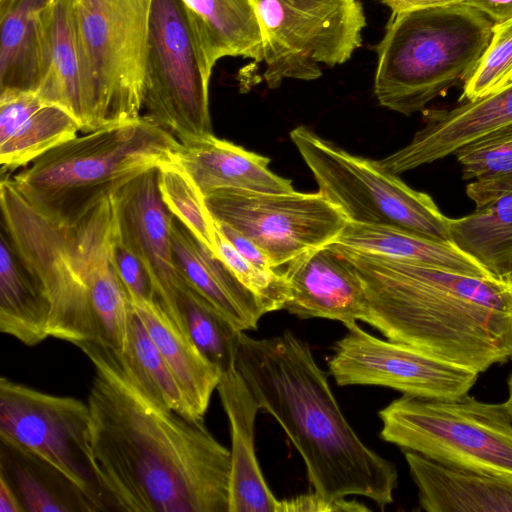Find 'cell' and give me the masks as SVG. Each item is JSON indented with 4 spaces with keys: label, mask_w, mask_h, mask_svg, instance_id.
I'll return each instance as SVG.
<instances>
[{
    "label": "cell",
    "mask_w": 512,
    "mask_h": 512,
    "mask_svg": "<svg viewBox=\"0 0 512 512\" xmlns=\"http://www.w3.org/2000/svg\"><path fill=\"white\" fill-rule=\"evenodd\" d=\"M94 367L92 465L108 510L229 512L231 453L204 425L165 407L96 341L76 345Z\"/></svg>",
    "instance_id": "6da1fadb"
},
{
    "label": "cell",
    "mask_w": 512,
    "mask_h": 512,
    "mask_svg": "<svg viewBox=\"0 0 512 512\" xmlns=\"http://www.w3.org/2000/svg\"><path fill=\"white\" fill-rule=\"evenodd\" d=\"M335 245L364 289L362 321L388 340L478 373L512 360L508 281Z\"/></svg>",
    "instance_id": "7a4b0ae2"
},
{
    "label": "cell",
    "mask_w": 512,
    "mask_h": 512,
    "mask_svg": "<svg viewBox=\"0 0 512 512\" xmlns=\"http://www.w3.org/2000/svg\"><path fill=\"white\" fill-rule=\"evenodd\" d=\"M236 367L260 410L273 416L299 452L316 493L364 496L381 509L393 502L395 465L358 437L305 341L289 330L262 339L242 331Z\"/></svg>",
    "instance_id": "3957f363"
},
{
    "label": "cell",
    "mask_w": 512,
    "mask_h": 512,
    "mask_svg": "<svg viewBox=\"0 0 512 512\" xmlns=\"http://www.w3.org/2000/svg\"><path fill=\"white\" fill-rule=\"evenodd\" d=\"M179 143L140 115L60 144L12 180L39 212L73 222L135 177L170 159Z\"/></svg>",
    "instance_id": "277c9868"
},
{
    "label": "cell",
    "mask_w": 512,
    "mask_h": 512,
    "mask_svg": "<svg viewBox=\"0 0 512 512\" xmlns=\"http://www.w3.org/2000/svg\"><path fill=\"white\" fill-rule=\"evenodd\" d=\"M487 16L462 3L392 12L376 46L374 94L392 111L411 115L465 82L492 36Z\"/></svg>",
    "instance_id": "5b68a950"
},
{
    "label": "cell",
    "mask_w": 512,
    "mask_h": 512,
    "mask_svg": "<svg viewBox=\"0 0 512 512\" xmlns=\"http://www.w3.org/2000/svg\"><path fill=\"white\" fill-rule=\"evenodd\" d=\"M386 442L444 466L512 474V417L505 403L468 393L449 399L404 395L379 411Z\"/></svg>",
    "instance_id": "8992f818"
},
{
    "label": "cell",
    "mask_w": 512,
    "mask_h": 512,
    "mask_svg": "<svg viewBox=\"0 0 512 512\" xmlns=\"http://www.w3.org/2000/svg\"><path fill=\"white\" fill-rule=\"evenodd\" d=\"M290 137L318 192L348 222L394 226L450 241L449 218L431 196L408 186L379 161L351 154L303 125Z\"/></svg>",
    "instance_id": "52a82bcc"
},
{
    "label": "cell",
    "mask_w": 512,
    "mask_h": 512,
    "mask_svg": "<svg viewBox=\"0 0 512 512\" xmlns=\"http://www.w3.org/2000/svg\"><path fill=\"white\" fill-rule=\"evenodd\" d=\"M212 70L181 0H151L142 105L146 116L185 141L213 134Z\"/></svg>",
    "instance_id": "ba28073f"
},
{
    "label": "cell",
    "mask_w": 512,
    "mask_h": 512,
    "mask_svg": "<svg viewBox=\"0 0 512 512\" xmlns=\"http://www.w3.org/2000/svg\"><path fill=\"white\" fill-rule=\"evenodd\" d=\"M87 403L0 379V439L59 473L88 511L108 510L92 465Z\"/></svg>",
    "instance_id": "9c48e42d"
},
{
    "label": "cell",
    "mask_w": 512,
    "mask_h": 512,
    "mask_svg": "<svg viewBox=\"0 0 512 512\" xmlns=\"http://www.w3.org/2000/svg\"><path fill=\"white\" fill-rule=\"evenodd\" d=\"M264 32L259 63L270 89L283 80H315L321 66L348 61L362 45L366 16L359 0H255Z\"/></svg>",
    "instance_id": "30bf717a"
},
{
    "label": "cell",
    "mask_w": 512,
    "mask_h": 512,
    "mask_svg": "<svg viewBox=\"0 0 512 512\" xmlns=\"http://www.w3.org/2000/svg\"><path fill=\"white\" fill-rule=\"evenodd\" d=\"M204 196L214 220L252 240L276 270L314 248L334 243L347 223L319 192L220 189Z\"/></svg>",
    "instance_id": "8fae6325"
},
{
    "label": "cell",
    "mask_w": 512,
    "mask_h": 512,
    "mask_svg": "<svg viewBox=\"0 0 512 512\" xmlns=\"http://www.w3.org/2000/svg\"><path fill=\"white\" fill-rule=\"evenodd\" d=\"M347 329L328 361L340 386H384L413 397L449 399L467 394L480 375L414 346L377 338L357 323Z\"/></svg>",
    "instance_id": "7c38bea8"
},
{
    "label": "cell",
    "mask_w": 512,
    "mask_h": 512,
    "mask_svg": "<svg viewBox=\"0 0 512 512\" xmlns=\"http://www.w3.org/2000/svg\"><path fill=\"white\" fill-rule=\"evenodd\" d=\"M112 198L121 240L141 261L150 278L155 300L179 327L177 296L185 281L173 257L171 228L174 215L162 200L157 167L126 183L112 194Z\"/></svg>",
    "instance_id": "4fadbf2b"
},
{
    "label": "cell",
    "mask_w": 512,
    "mask_h": 512,
    "mask_svg": "<svg viewBox=\"0 0 512 512\" xmlns=\"http://www.w3.org/2000/svg\"><path fill=\"white\" fill-rule=\"evenodd\" d=\"M424 126L412 140L379 160L399 175L453 154L462 145L512 124V82L474 101H461L449 109L423 112Z\"/></svg>",
    "instance_id": "5bb4252c"
},
{
    "label": "cell",
    "mask_w": 512,
    "mask_h": 512,
    "mask_svg": "<svg viewBox=\"0 0 512 512\" xmlns=\"http://www.w3.org/2000/svg\"><path fill=\"white\" fill-rule=\"evenodd\" d=\"M282 274L289 289L284 306L289 313L301 319L335 320L346 327L365 316L361 281L334 243L302 254Z\"/></svg>",
    "instance_id": "9a60e30c"
},
{
    "label": "cell",
    "mask_w": 512,
    "mask_h": 512,
    "mask_svg": "<svg viewBox=\"0 0 512 512\" xmlns=\"http://www.w3.org/2000/svg\"><path fill=\"white\" fill-rule=\"evenodd\" d=\"M37 94L67 110L82 132L101 128L93 75L73 0H55L50 64Z\"/></svg>",
    "instance_id": "2e32d148"
},
{
    "label": "cell",
    "mask_w": 512,
    "mask_h": 512,
    "mask_svg": "<svg viewBox=\"0 0 512 512\" xmlns=\"http://www.w3.org/2000/svg\"><path fill=\"white\" fill-rule=\"evenodd\" d=\"M55 0H0V94L37 93L49 69Z\"/></svg>",
    "instance_id": "e0dca14e"
},
{
    "label": "cell",
    "mask_w": 512,
    "mask_h": 512,
    "mask_svg": "<svg viewBox=\"0 0 512 512\" xmlns=\"http://www.w3.org/2000/svg\"><path fill=\"white\" fill-rule=\"evenodd\" d=\"M217 391L231 435L229 512H276L278 499L265 481L254 447L258 403L236 366L221 373Z\"/></svg>",
    "instance_id": "ac0fdd59"
},
{
    "label": "cell",
    "mask_w": 512,
    "mask_h": 512,
    "mask_svg": "<svg viewBox=\"0 0 512 512\" xmlns=\"http://www.w3.org/2000/svg\"><path fill=\"white\" fill-rule=\"evenodd\" d=\"M171 159L204 195L220 189L265 193L295 191L290 179L269 169L268 157L219 139L214 134L180 141Z\"/></svg>",
    "instance_id": "d6986e66"
},
{
    "label": "cell",
    "mask_w": 512,
    "mask_h": 512,
    "mask_svg": "<svg viewBox=\"0 0 512 512\" xmlns=\"http://www.w3.org/2000/svg\"><path fill=\"white\" fill-rule=\"evenodd\" d=\"M427 512H512V474L454 469L404 450Z\"/></svg>",
    "instance_id": "ffe728a7"
},
{
    "label": "cell",
    "mask_w": 512,
    "mask_h": 512,
    "mask_svg": "<svg viewBox=\"0 0 512 512\" xmlns=\"http://www.w3.org/2000/svg\"><path fill=\"white\" fill-rule=\"evenodd\" d=\"M175 265L184 281L240 331L255 329L266 310L259 298L176 217L171 228Z\"/></svg>",
    "instance_id": "44dd1931"
},
{
    "label": "cell",
    "mask_w": 512,
    "mask_h": 512,
    "mask_svg": "<svg viewBox=\"0 0 512 512\" xmlns=\"http://www.w3.org/2000/svg\"><path fill=\"white\" fill-rule=\"evenodd\" d=\"M81 131L61 106L34 92L0 94V163L13 170L27 165Z\"/></svg>",
    "instance_id": "7402d4cb"
},
{
    "label": "cell",
    "mask_w": 512,
    "mask_h": 512,
    "mask_svg": "<svg viewBox=\"0 0 512 512\" xmlns=\"http://www.w3.org/2000/svg\"><path fill=\"white\" fill-rule=\"evenodd\" d=\"M211 69L224 57L260 62L264 32L255 0H181Z\"/></svg>",
    "instance_id": "603a6c76"
},
{
    "label": "cell",
    "mask_w": 512,
    "mask_h": 512,
    "mask_svg": "<svg viewBox=\"0 0 512 512\" xmlns=\"http://www.w3.org/2000/svg\"><path fill=\"white\" fill-rule=\"evenodd\" d=\"M130 303L180 383L197 418L204 420L222 371L179 329L155 299Z\"/></svg>",
    "instance_id": "cb8c5ba5"
},
{
    "label": "cell",
    "mask_w": 512,
    "mask_h": 512,
    "mask_svg": "<svg viewBox=\"0 0 512 512\" xmlns=\"http://www.w3.org/2000/svg\"><path fill=\"white\" fill-rule=\"evenodd\" d=\"M334 243L362 252L462 274L495 278L453 242L430 238L394 226L347 221Z\"/></svg>",
    "instance_id": "d4e9b609"
},
{
    "label": "cell",
    "mask_w": 512,
    "mask_h": 512,
    "mask_svg": "<svg viewBox=\"0 0 512 512\" xmlns=\"http://www.w3.org/2000/svg\"><path fill=\"white\" fill-rule=\"evenodd\" d=\"M51 304L16 252L0 233V331L26 346L50 337Z\"/></svg>",
    "instance_id": "484cf974"
},
{
    "label": "cell",
    "mask_w": 512,
    "mask_h": 512,
    "mask_svg": "<svg viewBox=\"0 0 512 512\" xmlns=\"http://www.w3.org/2000/svg\"><path fill=\"white\" fill-rule=\"evenodd\" d=\"M450 241L492 276L512 278V191L476 206L460 218H449Z\"/></svg>",
    "instance_id": "4316f807"
},
{
    "label": "cell",
    "mask_w": 512,
    "mask_h": 512,
    "mask_svg": "<svg viewBox=\"0 0 512 512\" xmlns=\"http://www.w3.org/2000/svg\"><path fill=\"white\" fill-rule=\"evenodd\" d=\"M467 196L476 206L512 191V124L472 140L454 153Z\"/></svg>",
    "instance_id": "83f0119b"
},
{
    "label": "cell",
    "mask_w": 512,
    "mask_h": 512,
    "mask_svg": "<svg viewBox=\"0 0 512 512\" xmlns=\"http://www.w3.org/2000/svg\"><path fill=\"white\" fill-rule=\"evenodd\" d=\"M177 309L180 329L212 363L222 372L236 366L242 331L186 282L178 292Z\"/></svg>",
    "instance_id": "f1b7e54d"
},
{
    "label": "cell",
    "mask_w": 512,
    "mask_h": 512,
    "mask_svg": "<svg viewBox=\"0 0 512 512\" xmlns=\"http://www.w3.org/2000/svg\"><path fill=\"white\" fill-rule=\"evenodd\" d=\"M119 358L158 402L188 420L204 421L197 418L180 383L134 311L129 347L126 354Z\"/></svg>",
    "instance_id": "f546056e"
},
{
    "label": "cell",
    "mask_w": 512,
    "mask_h": 512,
    "mask_svg": "<svg viewBox=\"0 0 512 512\" xmlns=\"http://www.w3.org/2000/svg\"><path fill=\"white\" fill-rule=\"evenodd\" d=\"M158 188L167 208L202 244L217 256L215 220L205 196L171 158L157 166Z\"/></svg>",
    "instance_id": "4dcf8cb0"
},
{
    "label": "cell",
    "mask_w": 512,
    "mask_h": 512,
    "mask_svg": "<svg viewBox=\"0 0 512 512\" xmlns=\"http://www.w3.org/2000/svg\"><path fill=\"white\" fill-rule=\"evenodd\" d=\"M512 82V18L495 23L476 68L464 82L458 102L474 101Z\"/></svg>",
    "instance_id": "1f68e13d"
},
{
    "label": "cell",
    "mask_w": 512,
    "mask_h": 512,
    "mask_svg": "<svg viewBox=\"0 0 512 512\" xmlns=\"http://www.w3.org/2000/svg\"><path fill=\"white\" fill-rule=\"evenodd\" d=\"M216 244L217 257L228 266L245 287L259 298L267 313L284 309L289 298V289L282 273L277 270L260 269L245 259L218 227Z\"/></svg>",
    "instance_id": "d6a6232c"
},
{
    "label": "cell",
    "mask_w": 512,
    "mask_h": 512,
    "mask_svg": "<svg viewBox=\"0 0 512 512\" xmlns=\"http://www.w3.org/2000/svg\"><path fill=\"white\" fill-rule=\"evenodd\" d=\"M11 471L25 511L64 512L82 510L75 500L62 496L60 491L55 488L56 486L49 480L47 481L39 472H36L37 470L31 464L25 463L23 457L22 461L16 459L12 461Z\"/></svg>",
    "instance_id": "836d02e7"
},
{
    "label": "cell",
    "mask_w": 512,
    "mask_h": 512,
    "mask_svg": "<svg viewBox=\"0 0 512 512\" xmlns=\"http://www.w3.org/2000/svg\"><path fill=\"white\" fill-rule=\"evenodd\" d=\"M112 261L130 301L155 299L150 278L143 264L121 240L117 228L112 248Z\"/></svg>",
    "instance_id": "e575fe53"
},
{
    "label": "cell",
    "mask_w": 512,
    "mask_h": 512,
    "mask_svg": "<svg viewBox=\"0 0 512 512\" xmlns=\"http://www.w3.org/2000/svg\"><path fill=\"white\" fill-rule=\"evenodd\" d=\"M151 0H77L76 8L113 22L146 27Z\"/></svg>",
    "instance_id": "d590c367"
},
{
    "label": "cell",
    "mask_w": 512,
    "mask_h": 512,
    "mask_svg": "<svg viewBox=\"0 0 512 512\" xmlns=\"http://www.w3.org/2000/svg\"><path fill=\"white\" fill-rule=\"evenodd\" d=\"M365 512L368 507L356 500L329 499L315 491L278 500L276 512Z\"/></svg>",
    "instance_id": "8d00e7d4"
},
{
    "label": "cell",
    "mask_w": 512,
    "mask_h": 512,
    "mask_svg": "<svg viewBox=\"0 0 512 512\" xmlns=\"http://www.w3.org/2000/svg\"><path fill=\"white\" fill-rule=\"evenodd\" d=\"M221 233L231 242L234 248L248 261L266 271L274 269L264 252L249 238L242 235L232 227L215 220Z\"/></svg>",
    "instance_id": "74e56055"
},
{
    "label": "cell",
    "mask_w": 512,
    "mask_h": 512,
    "mask_svg": "<svg viewBox=\"0 0 512 512\" xmlns=\"http://www.w3.org/2000/svg\"><path fill=\"white\" fill-rule=\"evenodd\" d=\"M462 4L476 9L495 23L512 18V0H463Z\"/></svg>",
    "instance_id": "f35d334b"
},
{
    "label": "cell",
    "mask_w": 512,
    "mask_h": 512,
    "mask_svg": "<svg viewBox=\"0 0 512 512\" xmlns=\"http://www.w3.org/2000/svg\"><path fill=\"white\" fill-rule=\"evenodd\" d=\"M392 12L443 7L462 3L463 0H379Z\"/></svg>",
    "instance_id": "ab89813d"
},
{
    "label": "cell",
    "mask_w": 512,
    "mask_h": 512,
    "mask_svg": "<svg viewBox=\"0 0 512 512\" xmlns=\"http://www.w3.org/2000/svg\"><path fill=\"white\" fill-rule=\"evenodd\" d=\"M25 511L20 498L16 495L6 473L0 469V512Z\"/></svg>",
    "instance_id": "60d3db41"
},
{
    "label": "cell",
    "mask_w": 512,
    "mask_h": 512,
    "mask_svg": "<svg viewBox=\"0 0 512 512\" xmlns=\"http://www.w3.org/2000/svg\"><path fill=\"white\" fill-rule=\"evenodd\" d=\"M507 385H508V397L504 403L512 417V374L509 376V378L507 380Z\"/></svg>",
    "instance_id": "b9f144b4"
},
{
    "label": "cell",
    "mask_w": 512,
    "mask_h": 512,
    "mask_svg": "<svg viewBox=\"0 0 512 512\" xmlns=\"http://www.w3.org/2000/svg\"><path fill=\"white\" fill-rule=\"evenodd\" d=\"M508 282L512 285V278L508 280Z\"/></svg>",
    "instance_id": "7bdbcfd3"
},
{
    "label": "cell",
    "mask_w": 512,
    "mask_h": 512,
    "mask_svg": "<svg viewBox=\"0 0 512 512\" xmlns=\"http://www.w3.org/2000/svg\"><path fill=\"white\" fill-rule=\"evenodd\" d=\"M74 2H76L77 0H73Z\"/></svg>",
    "instance_id": "ee69618b"
}]
</instances>
